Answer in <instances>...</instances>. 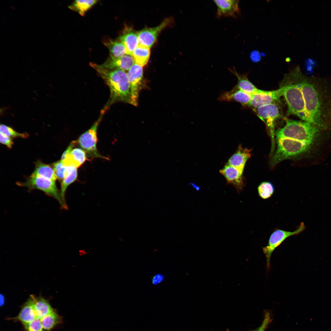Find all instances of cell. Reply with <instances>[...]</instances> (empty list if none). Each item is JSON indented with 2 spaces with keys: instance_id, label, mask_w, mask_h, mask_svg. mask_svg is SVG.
Here are the masks:
<instances>
[{
  "instance_id": "1",
  "label": "cell",
  "mask_w": 331,
  "mask_h": 331,
  "mask_svg": "<svg viewBox=\"0 0 331 331\" xmlns=\"http://www.w3.org/2000/svg\"><path fill=\"white\" fill-rule=\"evenodd\" d=\"M289 75L302 92L304 108L303 120L322 130L331 126V80L305 76L298 66Z\"/></svg>"
},
{
  "instance_id": "2",
  "label": "cell",
  "mask_w": 331,
  "mask_h": 331,
  "mask_svg": "<svg viewBox=\"0 0 331 331\" xmlns=\"http://www.w3.org/2000/svg\"><path fill=\"white\" fill-rule=\"evenodd\" d=\"M94 68L107 84L110 89V96L104 107L107 109L111 105L118 101L130 103V85L127 73L121 70H110L101 67L99 65L90 63Z\"/></svg>"
},
{
  "instance_id": "3",
  "label": "cell",
  "mask_w": 331,
  "mask_h": 331,
  "mask_svg": "<svg viewBox=\"0 0 331 331\" xmlns=\"http://www.w3.org/2000/svg\"><path fill=\"white\" fill-rule=\"evenodd\" d=\"M321 129L310 123L286 119V124L275 133L277 139L288 138L312 144Z\"/></svg>"
},
{
  "instance_id": "4",
  "label": "cell",
  "mask_w": 331,
  "mask_h": 331,
  "mask_svg": "<svg viewBox=\"0 0 331 331\" xmlns=\"http://www.w3.org/2000/svg\"><path fill=\"white\" fill-rule=\"evenodd\" d=\"M276 150L271 161L273 167L285 159L298 156L307 152L312 144L288 138L277 139Z\"/></svg>"
},
{
  "instance_id": "5",
  "label": "cell",
  "mask_w": 331,
  "mask_h": 331,
  "mask_svg": "<svg viewBox=\"0 0 331 331\" xmlns=\"http://www.w3.org/2000/svg\"><path fill=\"white\" fill-rule=\"evenodd\" d=\"M17 184L27 188L29 191L33 189L41 190L47 195L56 199L62 208H67V204L62 199L60 192L57 188L55 181L41 176L31 175L25 182H17Z\"/></svg>"
},
{
  "instance_id": "6",
  "label": "cell",
  "mask_w": 331,
  "mask_h": 331,
  "mask_svg": "<svg viewBox=\"0 0 331 331\" xmlns=\"http://www.w3.org/2000/svg\"><path fill=\"white\" fill-rule=\"evenodd\" d=\"M105 111L102 109L97 120L88 130L82 134L76 141L77 145L86 152L87 158L90 160L96 158L108 159L101 155L97 149V132L98 126Z\"/></svg>"
},
{
  "instance_id": "7",
  "label": "cell",
  "mask_w": 331,
  "mask_h": 331,
  "mask_svg": "<svg viewBox=\"0 0 331 331\" xmlns=\"http://www.w3.org/2000/svg\"><path fill=\"white\" fill-rule=\"evenodd\" d=\"M281 86L283 94L287 102L289 113L298 116L303 120L304 115L302 93L298 86L291 79Z\"/></svg>"
},
{
  "instance_id": "8",
  "label": "cell",
  "mask_w": 331,
  "mask_h": 331,
  "mask_svg": "<svg viewBox=\"0 0 331 331\" xmlns=\"http://www.w3.org/2000/svg\"><path fill=\"white\" fill-rule=\"evenodd\" d=\"M306 226L303 222H301L297 229L294 231H290L277 229L271 234L267 245L262 249L266 257L267 267L270 266V260L271 255L275 249L287 238L291 236L297 235L304 231Z\"/></svg>"
},
{
  "instance_id": "9",
  "label": "cell",
  "mask_w": 331,
  "mask_h": 331,
  "mask_svg": "<svg viewBox=\"0 0 331 331\" xmlns=\"http://www.w3.org/2000/svg\"><path fill=\"white\" fill-rule=\"evenodd\" d=\"M253 110L260 119L266 124L269 130L272 140V152L274 148L275 122L280 115L279 108L276 104L272 103L253 108Z\"/></svg>"
},
{
  "instance_id": "10",
  "label": "cell",
  "mask_w": 331,
  "mask_h": 331,
  "mask_svg": "<svg viewBox=\"0 0 331 331\" xmlns=\"http://www.w3.org/2000/svg\"><path fill=\"white\" fill-rule=\"evenodd\" d=\"M127 75L130 88V104L136 106L138 105L142 82L143 70L142 67L135 63L129 70Z\"/></svg>"
},
{
  "instance_id": "11",
  "label": "cell",
  "mask_w": 331,
  "mask_h": 331,
  "mask_svg": "<svg viewBox=\"0 0 331 331\" xmlns=\"http://www.w3.org/2000/svg\"><path fill=\"white\" fill-rule=\"evenodd\" d=\"M282 87L276 90L266 91L257 89L252 95V99L249 106L256 108L266 105L274 103L282 96Z\"/></svg>"
},
{
  "instance_id": "12",
  "label": "cell",
  "mask_w": 331,
  "mask_h": 331,
  "mask_svg": "<svg viewBox=\"0 0 331 331\" xmlns=\"http://www.w3.org/2000/svg\"><path fill=\"white\" fill-rule=\"evenodd\" d=\"M171 21L169 18H166L156 27H146L138 32L139 44L151 48L156 42L159 33L170 24Z\"/></svg>"
},
{
  "instance_id": "13",
  "label": "cell",
  "mask_w": 331,
  "mask_h": 331,
  "mask_svg": "<svg viewBox=\"0 0 331 331\" xmlns=\"http://www.w3.org/2000/svg\"><path fill=\"white\" fill-rule=\"evenodd\" d=\"M214 2L217 7L216 14L218 18L222 17L236 18L240 14L238 0H218Z\"/></svg>"
},
{
  "instance_id": "14",
  "label": "cell",
  "mask_w": 331,
  "mask_h": 331,
  "mask_svg": "<svg viewBox=\"0 0 331 331\" xmlns=\"http://www.w3.org/2000/svg\"><path fill=\"white\" fill-rule=\"evenodd\" d=\"M243 169L228 164L220 170L227 182L232 185L239 193L242 189L245 184L243 176Z\"/></svg>"
},
{
  "instance_id": "15",
  "label": "cell",
  "mask_w": 331,
  "mask_h": 331,
  "mask_svg": "<svg viewBox=\"0 0 331 331\" xmlns=\"http://www.w3.org/2000/svg\"><path fill=\"white\" fill-rule=\"evenodd\" d=\"M252 96L235 86L231 90L221 93L218 97L220 101H236L243 106H249Z\"/></svg>"
},
{
  "instance_id": "16",
  "label": "cell",
  "mask_w": 331,
  "mask_h": 331,
  "mask_svg": "<svg viewBox=\"0 0 331 331\" xmlns=\"http://www.w3.org/2000/svg\"><path fill=\"white\" fill-rule=\"evenodd\" d=\"M135 61L132 55L126 54L118 58L109 57L103 64L99 65L102 67L110 70H129L135 64Z\"/></svg>"
},
{
  "instance_id": "17",
  "label": "cell",
  "mask_w": 331,
  "mask_h": 331,
  "mask_svg": "<svg viewBox=\"0 0 331 331\" xmlns=\"http://www.w3.org/2000/svg\"><path fill=\"white\" fill-rule=\"evenodd\" d=\"M118 40L124 45L126 54L131 55L139 44L138 32L128 26L125 27Z\"/></svg>"
},
{
  "instance_id": "18",
  "label": "cell",
  "mask_w": 331,
  "mask_h": 331,
  "mask_svg": "<svg viewBox=\"0 0 331 331\" xmlns=\"http://www.w3.org/2000/svg\"><path fill=\"white\" fill-rule=\"evenodd\" d=\"M87 158L84 150L80 147H74L67 154L63 161L65 166H73L77 168L82 165Z\"/></svg>"
},
{
  "instance_id": "19",
  "label": "cell",
  "mask_w": 331,
  "mask_h": 331,
  "mask_svg": "<svg viewBox=\"0 0 331 331\" xmlns=\"http://www.w3.org/2000/svg\"><path fill=\"white\" fill-rule=\"evenodd\" d=\"M36 318L33 306V295H31L14 319L19 320L24 325L32 321Z\"/></svg>"
},
{
  "instance_id": "20",
  "label": "cell",
  "mask_w": 331,
  "mask_h": 331,
  "mask_svg": "<svg viewBox=\"0 0 331 331\" xmlns=\"http://www.w3.org/2000/svg\"><path fill=\"white\" fill-rule=\"evenodd\" d=\"M251 156V150L240 145L236 152L229 159L227 164L243 170L246 162Z\"/></svg>"
},
{
  "instance_id": "21",
  "label": "cell",
  "mask_w": 331,
  "mask_h": 331,
  "mask_svg": "<svg viewBox=\"0 0 331 331\" xmlns=\"http://www.w3.org/2000/svg\"><path fill=\"white\" fill-rule=\"evenodd\" d=\"M228 69L237 78L236 87L251 95L255 93L258 89L248 80L246 74H239L234 67L228 68Z\"/></svg>"
},
{
  "instance_id": "22",
  "label": "cell",
  "mask_w": 331,
  "mask_h": 331,
  "mask_svg": "<svg viewBox=\"0 0 331 331\" xmlns=\"http://www.w3.org/2000/svg\"><path fill=\"white\" fill-rule=\"evenodd\" d=\"M33 306L36 318L41 319L54 310L49 302L41 296L36 297L33 295Z\"/></svg>"
},
{
  "instance_id": "23",
  "label": "cell",
  "mask_w": 331,
  "mask_h": 331,
  "mask_svg": "<svg viewBox=\"0 0 331 331\" xmlns=\"http://www.w3.org/2000/svg\"><path fill=\"white\" fill-rule=\"evenodd\" d=\"M103 43L108 49L110 53L109 57L111 58H120L126 54L124 45L118 40L108 39L104 41Z\"/></svg>"
},
{
  "instance_id": "24",
  "label": "cell",
  "mask_w": 331,
  "mask_h": 331,
  "mask_svg": "<svg viewBox=\"0 0 331 331\" xmlns=\"http://www.w3.org/2000/svg\"><path fill=\"white\" fill-rule=\"evenodd\" d=\"M150 54V48L139 44L133 51L132 56L135 63L143 67L147 63Z\"/></svg>"
},
{
  "instance_id": "25",
  "label": "cell",
  "mask_w": 331,
  "mask_h": 331,
  "mask_svg": "<svg viewBox=\"0 0 331 331\" xmlns=\"http://www.w3.org/2000/svg\"><path fill=\"white\" fill-rule=\"evenodd\" d=\"M35 165L34 171L31 175L41 176L54 181L57 179L53 168L49 165L40 161L37 162Z\"/></svg>"
},
{
  "instance_id": "26",
  "label": "cell",
  "mask_w": 331,
  "mask_h": 331,
  "mask_svg": "<svg viewBox=\"0 0 331 331\" xmlns=\"http://www.w3.org/2000/svg\"><path fill=\"white\" fill-rule=\"evenodd\" d=\"M98 1L96 0H75L68 8L84 16L86 13L95 5Z\"/></svg>"
},
{
  "instance_id": "27",
  "label": "cell",
  "mask_w": 331,
  "mask_h": 331,
  "mask_svg": "<svg viewBox=\"0 0 331 331\" xmlns=\"http://www.w3.org/2000/svg\"><path fill=\"white\" fill-rule=\"evenodd\" d=\"M44 331H50L54 326L61 323L62 319L55 310L40 319Z\"/></svg>"
},
{
  "instance_id": "28",
  "label": "cell",
  "mask_w": 331,
  "mask_h": 331,
  "mask_svg": "<svg viewBox=\"0 0 331 331\" xmlns=\"http://www.w3.org/2000/svg\"><path fill=\"white\" fill-rule=\"evenodd\" d=\"M78 172L77 168H75L71 172L65 175L64 178L62 181L60 189V193L62 199L66 204L65 194L68 186L74 182L77 179Z\"/></svg>"
},
{
  "instance_id": "29",
  "label": "cell",
  "mask_w": 331,
  "mask_h": 331,
  "mask_svg": "<svg viewBox=\"0 0 331 331\" xmlns=\"http://www.w3.org/2000/svg\"><path fill=\"white\" fill-rule=\"evenodd\" d=\"M257 190L259 196L262 199H266L270 198L273 194L274 188L269 182H261L258 186Z\"/></svg>"
},
{
  "instance_id": "30",
  "label": "cell",
  "mask_w": 331,
  "mask_h": 331,
  "mask_svg": "<svg viewBox=\"0 0 331 331\" xmlns=\"http://www.w3.org/2000/svg\"><path fill=\"white\" fill-rule=\"evenodd\" d=\"M0 133L11 138L17 137L25 138L29 136L27 133L17 132L11 127L3 124L0 125Z\"/></svg>"
},
{
  "instance_id": "31",
  "label": "cell",
  "mask_w": 331,
  "mask_h": 331,
  "mask_svg": "<svg viewBox=\"0 0 331 331\" xmlns=\"http://www.w3.org/2000/svg\"><path fill=\"white\" fill-rule=\"evenodd\" d=\"M53 167L56 179L62 181L64 178L66 170L63 161L60 160L53 163Z\"/></svg>"
},
{
  "instance_id": "32",
  "label": "cell",
  "mask_w": 331,
  "mask_h": 331,
  "mask_svg": "<svg viewBox=\"0 0 331 331\" xmlns=\"http://www.w3.org/2000/svg\"><path fill=\"white\" fill-rule=\"evenodd\" d=\"M25 331H44L40 319L36 318L32 321L23 325Z\"/></svg>"
},
{
  "instance_id": "33",
  "label": "cell",
  "mask_w": 331,
  "mask_h": 331,
  "mask_svg": "<svg viewBox=\"0 0 331 331\" xmlns=\"http://www.w3.org/2000/svg\"><path fill=\"white\" fill-rule=\"evenodd\" d=\"M271 320L270 314L268 312H267L265 314L264 320L261 325L253 331H265ZM227 331H229L227 330Z\"/></svg>"
},
{
  "instance_id": "34",
  "label": "cell",
  "mask_w": 331,
  "mask_h": 331,
  "mask_svg": "<svg viewBox=\"0 0 331 331\" xmlns=\"http://www.w3.org/2000/svg\"><path fill=\"white\" fill-rule=\"evenodd\" d=\"M0 141L1 143L6 145L10 149L12 148L13 144V140L11 138L1 133L0 134Z\"/></svg>"
},
{
  "instance_id": "35",
  "label": "cell",
  "mask_w": 331,
  "mask_h": 331,
  "mask_svg": "<svg viewBox=\"0 0 331 331\" xmlns=\"http://www.w3.org/2000/svg\"><path fill=\"white\" fill-rule=\"evenodd\" d=\"M250 58L254 62H257L261 59V56L259 52L257 50L252 51L250 54Z\"/></svg>"
},
{
  "instance_id": "36",
  "label": "cell",
  "mask_w": 331,
  "mask_h": 331,
  "mask_svg": "<svg viewBox=\"0 0 331 331\" xmlns=\"http://www.w3.org/2000/svg\"><path fill=\"white\" fill-rule=\"evenodd\" d=\"M164 278V277L162 275L160 274H156L152 278V283L154 285L158 284L162 282Z\"/></svg>"
},
{
  "instance_id": "37",
  "label": "cell",
  "mask_w": 331,
  "mask_h": 331,
  "mask_svg": "<svg viewBox=\"0 0 331 331\" xmlns=\"http://www.w3.org/2000/svg\"><path fill=\"white\" fill-rule=\"evenodd\" d=\"M86 251H85L84 250H80V251H79V254L81 256H83L84 255H86Z\"/></svg>"
}]
</instances>
